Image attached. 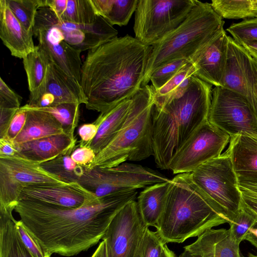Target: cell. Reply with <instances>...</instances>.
Here are the masks:
<instances>
[{
	"instance_id": "obj_12",
	"label": "cell",
	"mask_w": 257,
	"mask_h": 257,
	"mask_svg": "<svg viewBox=\"0 0 257 257\" xmlns=\"http://www.w3.org/2000/svg\"><path fill=\"white\" fill-rule=\"evenodd\" d=\"M230 138L207 120L174 155L169 169L174 174L192 172L203 164L219 157Z\"/></svg>"
},
{
	"instance_id": "obj_25",
	"label": "cell",
	"mask_w": 257,
	"mask_h": 257,
	"mask_svg": "<svg viewBox=\"0 0 257 257\" xmlns=\"http://www.w3.org/2000/svg\"><path fill=\"white\" fill-rule=\"evenodd\" d=\"M27 110L25 124L15 139L17 147L22 144L65 133L62 124L50 113L23 106Z\"/></svg>"
},
{
	"instance_id": "obj_50",
	"label": "cell",
	"mask_w": 257,
	"mask_h": 257,
	"mask_svg": "<svg viewBox=\"0 0 257 257\" xmlns=\"http://www.w3.org/2000/svg\"><path fill=\"white\" fill-rule=\"evenodd\" d=\"M239 45H241L249 55L257 61V41L246 42Z\"/></svg>"
},
{
	"instance_id": "obj_14",
	"label": "cell",
	"mask_w": 257,
	"mask_h": 257,
	"mask_svg": "<svg viewBox=\"0 0 257 257\" xmlns=\"http://www.w3.org/2000/svg\"><path fill=\"white\" fill-rule=\"evenodd\" d=\"M222 87L243 96L257 120V61L230 36Z\"/></svg>"
},
{
	"instance_id": "obj_24",
	"label": "cell",
	"mask_w": 257,
	"mask_h": 257,
	"mask_svg": "<svg viewBox=\"0 0 257 257\" xmlns=\"http://www.w3.org/2000/svg\"><path fill=\"white\" fill-rule=\"evenodd\" d=\"M132 99L124 100L114 107L100 113L94 122L98 126L97 134L89 147L97 154L116 137L127 117Z\"/></svg>"
},
{
	"instance_id": "obj_6",
	"label": "cell",
	"mask_w": 257,
	"mask_h": 257,
	"mask_svg": "<svg viewBox=\"0 0 257 257\" xmlns=\"http://www.w3.org/2000/svg\"><path fill=\"white\" fill-rule=\"evenodd\" d=\"M132 103L121 128L113 140L96 155L89 168L117 166L126 161H140L154 155L153 144V90L142 87Z\"/></svg>"
},
{
	"instance_id": "obj_27",
	"label": "cell",
	"mask_w": 257,
	"mask_h": 257,
	"mask_svg": "<svg viewBox=\"0 0 257 257\" xmlns=\"http://www.w3.org/2000/svg\"><path fill=\"white\" fill-rule=\"evenodd\" d=\"M13 214L0 212V257H34L21 238Z\"/></svg>"
},
{
	"instance_id": "obj_30",
	"label": "cell",
	"mask_w": 257,
	"mask_h": 257,
	"mask_svg": "<svg viewBox=\"0 0 257 257\" xmlns=\"http://www.w3.org/2000/svg\"><path fill=\"white\" fill-rule=\"evenodd\" d=\"M50 62L47 53L38 45L23 59L30 94L34 93L42 84Z\"/></svg>"
},
{
	"instance_id": "obj_31",
	"label": "cell",
	"mask_w": 257,
	"mask_h": 257,
	"mask_svg": "<svg viewBox=\"0 0 257 257\" xmlns=\"http://www.w3.org/2000/svg\"><path fill=\"white\" fill-rule=\"evenodd\" d=\"M211 6L222 19H251L257 17V0H212Z\"/></svg>"
},
{
	"instance_id": "obj_44",
	"label": "cell",
	"mask_w": 257,
	"mask_h": 257,
	"mask_svg": "<svg viewBox=\"0 0 257 257\" xmlns=\"http://www.w3.org/2000/svg\"><path fill=\"white\" fill-rule=\"evenodd\" d=\"M98 126L94 122L84 123L78 128V134L81 140L77 145V147H89L95 138Z\"/></svg>"
},
{
	"instance_id": "obj_54",
	"label": "cell",
	"mask_w": 257,
	"mask_h": 257,
	"mask_svg": "<svg viewBox=\"0 0 257 257\" xmlns=\"http://www.w3.org/2000/svg\"><path fill=\"white\" fill-rule=\"evenodd\" d=\"M179 257H194L193 255L188 251L184 249L180 254Z\"/></svg>"
},
{
	"instance_id": "obj_55",
	"label": "cell",
	"mask_w": 257,
	"mask_h": 257,
	"mask_svg": "<svg viewBox=\"0 0 257 257\" xmlns=\"http://www.w3.org/2000/svg\"><path fill=\"white\" fill-rule=\"evenodd\" d=\"M140 245H141V244H140ZM135 257H141V249H140V246L139 247V250H138V252L137 253Z\"/></svg>"
},
{
	"instance_id": "obj_19",
	"label": "cell",
	"mask_w": 257,
	"mask_h": 257,
	"mask_svg": "<svg viewBox=\"0 0 257 257\" xmlns=\"http://www.w3.org/2000/svg\"><path fill=\"white\" fill-rule=\"evenodd\" d=\"M98 198L78 182L64 185L28 186L24 188L20 200H32L66 208H76Z\"/></svg>"
},
{
	"instance_id": "obj_10",
	"label": "cell",
	"mask_w": 257,
	"mask_h": 257,
	"mask_svg": "<svg viewBox=\"0 0 257 257\" xmlns=\"http://www.w3.org/2000/svg\"><path fill=\"white\" fill-rule=\"evenodd\" d=\"M66 184L39 164L17 156L0 157V212L13 214L25 187Z\"/></svg>"
},
{
	"instance_id": "obj_43",
	"label": "cell",
	"mask_w": 257,
	"mask_h": 257,
	"mask_svg": "<svg viewBox=\"0 0 257 257\" xmlns=\"http://www.w3.org/2000/svg\"><path fill=\"white\" fill-rule=\"evenodd\" d=\"M27 110L23 106L17 111L11 122L7 137L14 141L15 139L21 132L25 124Z\"/></svg>"
},
{
	"instance_id": "obj_56",
	"label": "cell",
	"mask_w": 257,
	"mask_h": 257,
	"mask_svg": "<svg viewBox=\"0 0 257 257\" xmlns=\"http://www.w3.org/2000/svg\"><path fill=\"white\" fill-rule=\"evenodd\" d=\"M247 257H257V254L255 255L250 252H249L247 254Z\"/></svg>"
},
{
	"instance_id": "obj_35",
	"label": "cell",
	"mask_w": 257,
	"mask_h": 257,
	"mask_svg": "<svg viewBox=\"0 0 257 257\" xmlns=\"http://www.w3.org/2000/svg\"><path fill=\"white\" fill-rule=\"evenodd\" d=\"M80 105L77 103H64L50 107L33 108L51 113L62 124L65 134L74 136L79 122Z\"/></svg>"
},
{
	"instance_id": "obj_26",
	"label": "cell",
	"mask_w": 257,
	"mask_h": 257,
	"mask_svg": "<svg viewBox=\"0 0 257 257\" xmlns=\"http://www.w3.org/2000/svg\"><path fill=\"white\" fill-rule=\"evenodd\" d=\"M171 179L167 182L154 184L140 192L137 205L145 225L156 227L164 210Z\"/></svg>"
},
{
	"instance_id": "obj_36",
	"label": "cell",
	"mask_w": 257,
	"mask_h": 257,
	"mask_svg": "<svg viewBox=\"0 0 257 257\" xmlns=\"http://www.w3.org/2000/svg\"><path fill=\"white\" fill-rule=\"evenodd\" d=\"M229 224L233 237L240 244L257 224V216L242 204L236 217Z\"/></svg>"
},
{
	"instance_id": "obj_29",
	"label": "cell",
	"mask_w": 257,
	"mask_h": 257,
	"mask_svg": "<svg viewBox=\"0 0 257 257\" xmlns=\"http://www.w3.org/2000/svg\"><path fill=\"white\" fill-rule=\"evenodd\" d=\"M194 72L189 62L161 88L155 90L152 87L154 104H160L183 95L189 86Z\"/></svg>"
},
{
	"instance_id": "obj_38",
	"label": "cell",
	"mask_w": 257,
	"mask_h": 257,
	"mask_svg": "<svg viewBox=\"0 0 257 257\" xmlns=\"http://www.w3.org/2000/svg\"><path fill=\"white\" fill-rule=\"evenodd\" d=\"M227 31L238 44L257 41V17L232 24Z\"/></svg>"
},
{
	"instance_id": "obj_15",
	"label": "cell",
	"mask_w": 257,
	"mask_h": 257,
	"mask_svg": "<svg viewBox=\"0 0 257 257\" xmlns=\"http://www.w3.org/2000/svg\"><path fill=\"white\" fill-rule=\"evenodd\" d=\"M36 18L56 26L65 41L80 52L95 49L117 37L118 31L99 16L91 25L74 24L63 21L49 8H40Z\"/></svg>"
},
{
	"instance_id": "obj_5",
	"label": "cell",
	"mask_w": 257,
	"mask_h": 257,
	"mask_svg": "<svg viewBox=\"0 0 257 257\" xmlns=\"http://www.w3.org/2000/svg\"><path fill=\"white\" fill-rule=\"evenodd\" d=\"M224 22L208 3L196 1L184 22L174 31L151 46L143 82L148 85L152 74L170 62L192 57L221 30Z\"/></svg>"
},
{
	"instance_id": "obj_49",
	"label": "cell",
	"mask_w": 257,
	"mask_h": 257,
	"mask_svg": "<svg viewBox=\"0 0 257 257\" xmlns=\"http://www.w3.org/2000/svg\"><path fill=\"white\" fill-rule=\"evenodd\" d=\"M240 189L257 194V178H238Z\"/></svg>"
},
{
	"instance_id": "obj_28",
	"label": "cell",
	"mask_w": 257,
	"mask_h": 257,
	"mask_svg": "<svg viewBox=\"0 0 257 257\" xmlns=\"http://www.w3.org/2000/svg\"><path fill=\"white\" fill-rule=\"evenodd\" d=\"M96 14L110 25H126L135 12L139 0H91Z\"/></svg>"
},
{
	"instance_id": "obj_52",
	"label": "cell",
	"mask_w": 257,
	"mask_h": 257,
	"mask_svg": "<svg viewBox=\"0 0 257 257\" xmlns=\"http://www.w3.org/2000/svg\"><path fill=\"white\" fill-rule=\"evenodd\" d=\"M245 240H247L252 245L257 248V228H252L249 231Z\"/></svg>"
},
{
	"instance_id": "obj_2",
	"label": "cell",
	"mask_w": 257,
	"mask_h": 257,
	"mask_svg": "<svg viewBox=\"0 0 257 257\" xmlns=\"http://www.w3.org/2000/svg\"><path fill=\"white\" fill-rule=\"evenodd\" d=\"M151 51L128 35L89 50L80 81L86 108L102 113L132 98L143 87Z\"/></svg>"
},
{
	"instance_id": "obj_53",
	"label": "cell",
	"mask_w": 257,
	"mask_h": 257,
	"mask_svg": "<svg viewBox=\"0 0 257 257\" xmlns=\"http://www.w3.org/2000/svg\"><path fill=\"white\" fill-rule=\"evenodd\" d=\"M162 257H176L175 253L165 245Z\"/></svg>"
},
{
	"instance_id": "obj_46",
	"label": "cell",
	"mask_w": 257,
	"mask_h": 257,
	"mask_svg": "<svg viewBox=\"0 0 257 257\" xmlns=\"http://www.w3.org/2000/svg\"><path fill=\"white\" fill-rule=\"evenodd\" d=\"M17 147L14 141L8 137L0 139V157L16 156Z\"/></svg>"
},
{
	"instance_id": "obj_42",
	"label": "cell",
	"mask_w": 257,
	"mask_h": 257,
	"mask_svg": "<svg viewBox=\"0 0 257 257\" xmlns=\"http://www.w3.org/2000/svg\"><path fill=\"white\" fill-rule=\"evenodd\" d=\"M96 154L90 147H77L71 155L72 159L85 169L89 168L94 162Z\"/></svg>"
},
{
	"instance_id": "obj_48",
	"label": "cell",
	"mask_w": 257,
	"mask_h": 257,
	"mask_svg": "<svg viewBox=\"0 0 257 257\" xmlns=\"http://www.w3.org/2000/svg\"><path fill=\"white\" fill-rule=\"evenodd\" d=\"M46 6L58 17H61L66 10L67 0H46Z\"/></svg>"
},
{
	"instance_id": "obj_39",
	"label": "cell",
	"mask_w": 257,
	"mask_h": 257,
	"mask_svg": "<svg viewBox=\"0 0 257 257\" xmlns=\"http://www.w3.org/2000/svg\"><path fill=\"white\" fill-rule=\"evenodd\" d=\"M166 245L156 231L147 227L141 243V257H162Z\"/></svg>"
},
{
	"instance_id": "obj_22",
	"label": "cell",
	"mask_w": 257,
	"mask_h": 257,
	"mask_svg": "<svg viewBox=\"0 0 257 257\" xmlns=\"http://www.w3.org/2000/svg\"><path fill=\"white\" fill-rule=\"evenodd\" d=\"M184 249L194 257H241L239 244L229 228L208 229Z\"/></svg>"
},
{
	"instance_id": "obj_23",
	"label": "cell",
	"mask_w": 257,
	"mask_h": 257,
	"mask_svg": "<svg viewBox=\"0 0 257 257\" xmlns=\"http://www.w3.org/2000/svg\"><path fill=\"white\" fill-rule=\"evenodd\" d=\"M228 153L238 178H257V138L246 134L230 137Z\"/></svg>"
},
{
	"instance_id": "obj_16",
	"label": "cell",
	"mask_w": 257,
	"mask_h": 257,
	"mask_svg": "<svg viewBox=\"0 0 257 257\" xmlns=\"http://www.w3.org/2000/svg\"><path fill=\"white\" fill-rule=\"evenodd\" d=\"M64 103H86L80 82L50 61L45 78L38 89L30 94L28 103L31 108H45Z\"/></svg>"
},
{
	"instance_id": "obj_51",
	"label": "cell",
	"mask_w": 257,
	"mask_h": 257,
	"mask_svg": "<svg viewBox=\"0 0 257 257\" xmlns=\"http://www.w3.org/2000/svg\"><path fill=\"white\" fill-rule=\"evenodd\" d=\"M91 257H108L105 240H102Z\"/></svg>"
},
{
	"instance_id": "obj_57",
	"label": "cell",
	"mask_w": 257,
	"mask_h": 257,
	"mask_svg": "<svg viewBox=\"0 0 257 257\" xmlns=\"http://www.w3.org/2000/svg\"><path fill=\"white\" fill-rule=\"evenodd\" d=\"M255 194H256V193H255Z\"/></svg>"
},
{
	"instance_id": "obj_8",
	"label": "cell",
	"mask_w": 257,
	"mask_h": 257,
	"mask_svg": "<svg viewBox=\"0 0 257 257\" xmlns=\"http://www.w3.org/2000/svg\"><path fill=\"white\" fill-rule=\"evenodd\" d=\"M170 180L152 169L124 162L111 168L85 169L78 183L99 198L137 191Z\"/></svg>"
},
{
	"instance_id": "obj_45",
	"label": "cell",
	"mask_w": 257,
	"mask_h": 257,
	"mask_svg": "<svg viewBox=\"0 0 257 257\" xmlns=\"http://www.w3.org/2000/svg\"><path fill=\"white\" fill-rule=\"evenodd\" d=\"M19 109L0 108V139L7 137L11 122Z\"/></svg>"
},
{
	"instance_id": "obj_1",
	"label": "cell",
	"mask_w": 257,
	"mask_h": 257,
	"mask_svg": "<svg viewBox=\"0 0 257 257\" xmlns=\"http://www.w3.org/2000/svg\"><path fill=\"white\" fill-rule=\"evenodd\" d=\"M137 191L111 194L76 208L20 200L14 211L50 255H76L102 239L111 221Z\"/></svg>"
},
{
	"instance_id": "obj_20",
	"label": "cell",
	"mask_w": 257,
	"mask_h": 257,
	"mask_svg": "<svg viewBox=\"0 0 257 257\" xmlns=\"http://www.w3.org/2000/svg\"><path fill=\"white\" fill-rule=\"evenodd\" d=\"M77 139L64 133L27 142L17 146L16 156L40 165L63 155H71Z\"/></svg>"
},
{
	"instance_id": "obj_4",
	"label": "cell",
	"mask_w": 257,
	"mask_h": 257,
	"mask_svg": "<svg viewBox=\"0 0 257 257\" xmlns=\"http://www.w3.org/2000/svg\"><path fill=\"white\" fill-rule=\"evenodd\" d=\"M228 221L216 212L191 184L177 174L169 189L163 212L155 227L166 243H182Z\"/></svg>"
},
{
	"instance_id": "obj_34",
	"label": "cell",
	"mask_w": 257,
	"mask_h": 257,
	"mask_svg": "<svg viewBox=\"0 0 257 257\" xmlns=\"http://www.w3.org/2000/svg\"><path fill=\"white\" fill-rule=\"evenodd\" d=\"M10 10L23 26L33 32L38 10L46 7V0H6Z\"/></svg>"
},
{
	"instance_id": "obj_13",
	"label": "cell",
	"mask_w": 257,
	"mask_h": 257,
	"mask_svg": "<svg viewBox=\"0 0 257 257\" xmlns=\"http://www.w3.org/2000/svg\"><path fill=\"white\" fill-rule=\"evenodd\" d=\"M147 227L136 199L127 203L115 216L102 240L108 257H135Z\"/></svg>"
},
{
	"instance_id": "obj_37",
	"label": "cell",
	"mask_w": 257,
	"mask_h": 257,
	"mask_svg": "<svg viewBox=\"0 0 257 257\" xmlns=\"http://www.w3.org/2000/svg\"><path fill=\"white\" fill-rule=\"evenodd\" d=\"M189 62L185 59L176 60L157 69L150 78L152 87L155 90L161 88Z\"/></svg>"
},
{
	"instance_id": "obj_40",
	"label": "cell",
	"mask_w": 257,
	"mask_h": 257,
	"mask_svg": "<svg viewBox=\"0 0 257 257\" xmlns=\"http://www.w3.org/2000/svg\"><path fill=\"white\" fill-rule=\"evenodd\" d=\"M16 227L23 242L34 257H51V255L43 249L20 220H16Z\"/></svg>"
},
{
	"instance_id": "obj_18",
	"label": "cell",
	"mask_w": 257,
	"mask_h": 257,
	"mask_svg": "<svg viewBox=\"0 0 257 257\" xmlns=\"http://www.w3.org/2000/svg\"><path fill=\"white\" fill-rule=\"evenodd\" d=\"M228 44V36L223 29L191 59L194 76L215 87H222Z\"/></svg>"
},
{
	"instance_id": "obj_47",
	"label": "cell",
	"mask_w": 257,
	"mask_h": 257,
	"mask_svg": "<svg viewBox=\"0 0 257 257\" xmlns=\"http://www.w3.org/2000/svg\"><path fill=\"white\" fill-rule=\"evenodd\" d=\"M242 204L257 216V194L240 189Z\"/></svg>"
},
{
	"instance_id": "obj_9",
	"label": "cell",
	"mask_w": 257,
	"mask_h": 257,
	"mask_svg": "<svg viewBox=\"0 0 257 257\" xmlns=\"http://www.w3.org/2000/svg\"><path fill=\"white\" fill-rule=\"evenodd\" d=\"M195 0H139L135 11V38L152 46L176 29L186 19Z\"/></svg>"
},
{
	"instance_id": "obj_7",
	"label": "cell",
	"mask_w": 257,
	"mask_h": 257,
	"mask_svg": "<svg viewBox=\"0 0 257 257\" xmlns=\"http://www.w3.org/2000/svg\"><path fill=\"white\" fill-rule=\"evenodd\" d=\"M186 174L191 184L216 212L228 223L234 219L242 201L238 177L227 151Z\"/></svg>"
},
{
	"instance_id": "obj_11",
	"label": "cell",
	"mask_w": 257,
	"mask_h": 257,
	"mask_svg": "<svg viewBox=\"0 0 257 257\" xmlns=\"http://www.w3.org/2000/svg\"><path fill=\"white\" fill-rule=\"evenodd\" d=\"M208 120L230 137L242 133L257 138V120L240 94L221 86L212 91Z\"/></svg>"
},
{
	"instance_id": "obj_33",
	"label": "cell",
	"mask_w": 257,
	"mask_h": 257,
	"mask_svg": "<svg viewBox=\"0 0 257 257\" xmlns=\"http://www.w3.org/2000/svg\"><path fill=\"white\" fill-rule=\"evenodd\" d=\"M99 16L91 0H67L64 13L61 17H58L64 21L88 25L94 24Z\"/></svg>"
},
{
	"instance_id": "obj_32",
	"label": "cell",
	"mask_w": 257,
	"mask_h": 257,
	"mask_svg": "<svg viewBox=\"0 0 257 257\" xmlns=\"http://www.w3.org/2000/svg\"><path fill=\"white\" fill-rule=\"evenodd\" d=\"M40 166L67 184L78 182L85 171L84 167L72 159L70 154L60 156Z\"/></svg>"
},
{
	"instance_id": "obj_41",
	"label": "cell",
	"mask_w": 257,
	"mask_h": 257,
	"mask_svg": "<svg viewBox=\"0 0 257 257\" xmlns=\"http://www.w3.org/2000/svg\"><path fill=\"white\" fill-rule=\"evenodd\" d=\"M22 97L0 78V108L19 109Z\"/></svg>"
},
{
	"instance_id": "obj_21",
	"label": "cell",
	"mask_w": 257,
	"mask_h": 257,
	"mask_svg": "<svg viewBox=\"0 0 257 257\" xmlns=\"http://www.w3.org/2000/svg\"><path fill=\"white\" fill-rule=\"evenodd\" d=\"M33 36L15 17L6 0H0V38L11 55L23 59L33 51Z\"/></svg>"
},
{
	"instance_id": "obj_3",
	"label": "cell",
	"mask_w": 257,
	"mask_h": 257,
	"mask_svg": "<svg viewBox=\"0 0 257 257\" xmlns=\"http://www.w3.org/2000/svg\"><path fill=\"white\" fill-rule=\"evenodd\" d=\"M212 85L192 76L181 96L154 104L153 144L155 163L169 169L171 160L195 131L208 120Z\"/></svg>"
},
{
	"instance_id": "obj_17",
	"label": "cell",
	"mask_w": 257,
	"mask_h": 257,
	"mask_svg": "<svg viewBox=\"0 0 257 257\" xmlns=\"http://www.w3.org/2000/svg\"><path fill=\"white\" fill-rule=\"evenodd\" d=\"M33 35L38 39V46L47 53L50 61L80 82L82 65L81 52L65 41L59 29L35 18Z\"/></svg>"
}]
</instances>
